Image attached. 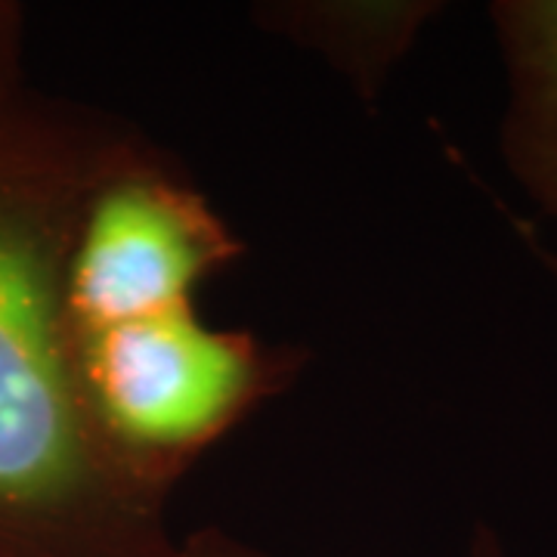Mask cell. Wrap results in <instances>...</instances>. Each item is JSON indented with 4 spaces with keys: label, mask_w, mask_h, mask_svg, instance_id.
<instances>
[{
    "label": "cell",
    "mask_w": 557,
    "mask_h": 557,
    "mask_svg": "<svg viewBox=\"0 0 557 557\" xmlns=\"http://www.w3.org/2000/svg\"><path fill=\"white\" fill-rule=\"evenodd\" d=\"M139 139L78 102L0 90V557H177L171 498L94 437L65 335L84 208Z\"/></svg>",
    "instance_id": "obj_1"
},
{
    "label": "cell",
    "mask_w": 557,
    "mask_h": 557,
    "mask_svg": "<svg viewBox=\"0 0 557 557\" xmlns=\"http://www.w3.org/2000/svg\"><path fill=\"white\" fill-rule=\"evenodd\" d=\"M65 335L78 399L102 453L164 498L304 366L292 347L205 322L196 304L65 325Z\"/></svg>",
    "instance_id": "obj_2"
},
{
    "label": "cell",
    "mask_w": 557,
    "mask_h": 557,
    "mask_svg": "<svg viewBox=\"0 0 557 557\" xmlns=\"http://www.w3.org/2000/svg\"><path fill=\"white\" fill-rule=\"evenodd\" d=\"M242 255L245 245L211 199L143 137L84 208L65 276V325L196 304L201 285Z\"/></svg>",
    "instance_id": "obj_3"
},
{
    "label": "cell",
    "mask_w": 557,
    "mask_h": 557,
    "mask_svg": "<svg viewBox=\"0 0 557 557\" xmlns=\"http://www.w3.org/2000/svg\"><path fill=\"white\" fill-rule=\"evenodd\" d=\"M490 22L505 69L502 159L539 211L557 220V0H496Z\"/></svg>",
    "instance_id": "obj_4"
},
{
    "label": "cell",
    "mask_w": 557,
    "mask_h": 557,
    "mask_svg": "<svg viewBox=\"0 0 557 557\" xmlns=\"http://www.w3.org/2000/svg\"><path fill=\"white\" fill-rule=\"evenodd\" d=\"M434 10V3H278L263 7V22L322 53L357 90L375 94Z\"/></svg>",
    "instance_id": "obj_5"
},
{
    "label": "cell",
    "mask_w": 557,
    "mask_h": 557,
    "mask_svg": "<svg viewBox=\"0 0 557 557\" xmlns=\"http://www.w3.org/2000/svg\"><path fill=\"white\" fill-rule=\"evenodd\" d=\"M177 557H270L267 552H260L255 545L242 542V539L230 536L223 530H199L193 536L180 539ZM471 557H505L502 545L493 530H478V536L471 542Z\"/></svg>",
    "instance_id": "obj_6"
},
{
    "label": "cell",
    "mask_w": 557,
    "mask_h": 557,
    "mask_svg": "<svg viewBox=\"0 0 557 557\" xmlns=\"http://www.w3.org/2000/svg\"><path fill=\"white\" fill-rule=\"evenodd\" d=\"M22 7L0 0V90L20 87L22 60Z\"/></svg>",
    "instance_id": "obj_7"
},
{
    "label": "cell",
    "mask_w": 557,
    "mask_h": 557,
    "mask_svg": "<svg viewBox=\"0 0 557 557\" xmlns=\"http://www.w3.org/2000/svg\"><path fill=\"white\" fill-rule=\"evenodd\" d=\"M530 248L536 251V258L545 263V270H548V273H552V276H555V282H557V251L545 248V245H539V242H530Z\"/></svg>",
    "instance_id": "obj_8"
}]
</instances>
